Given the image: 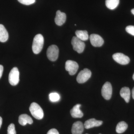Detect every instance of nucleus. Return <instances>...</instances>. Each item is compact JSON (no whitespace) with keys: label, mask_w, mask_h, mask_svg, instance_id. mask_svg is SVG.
I'll return each mask as SVG.
<instances>
[{"label":"nucleus","mask_w":134,"mask_h":134,"mask_svg":"<svg viewBox=\"0 0 134 134\" xmlns=\"http://www.w3.org/2000/svg\"><path fill=\"white\" fill-rule=\"evenodd\" d=\"M44 43V37L41 34H37L35 36L32 45V50L34 54H38L41 52Z\"/></svg>","instance_id":"f257e3e1"},{"label":"nucleus","mask_w":134,"mask_h":134,"mask_svg":"<svg viewBox=\"0 0 134 134\" xmlns=\"http://www.w3.org/2000/svg\"><path fill=\"white\" fill-rule=\"evenodd\" d=\"M29 110L32 115L37 119L41 120L44 117V112L43 109L37 103H31Z\"/></svg>","instance_id":"f03ea898"},{"label":"nucleus","mask_w":134,"mask_h":134,"mask_svg":"<svg viewBox=\"0 0 134 134\" xmlns=\"http://www.w3.org/2000/svg\"><path fill=\"white\" fill-rule=\"evenodd\" d=\"M59 54V50L58 46L52 45L49 46L47 51V55L48 59L51 61H55L58 59Z\"/></svg>","instance_id":"7ed1b4c3"},{"label":"nucleus","mask_w":134,"mask_h":134,"mask_svg":"<svg viewBox=\"0 0 134 134\" xmlns=\"http://www.w3.org/2000/svg\"><path fill=\"white\" fill-rule=\"evenodd\" d=\"M19 73L18 69L14 67L11 70L9 75V82L12 86H16L19 83Z\"/></svg>","instance_id":"20e7f679"},{"label":"nucleus","mask_w":134,"mask_h":134,"mask_svg":"<svg viewBox=\"0 0 134 134\" xmlns=\"http://www.w3.org/2000/svg\"><path fill=\"white\" fill-rule=\"evenodd\" d=\"M71 43L73 49L79 53H81L84 50L85 45L83 41L79 39L76 36L74 37L72 40Z\"/></svg>","instance_id":"39448f33"},{"label":"nucleus","mask_w":134,"mask_h":134,"mask_svg":"<svg viewBox=\"0 0 134 134\" xmlns=\"http://www.w3.org/2000/svg\"><path fill=\"white\" fill-rule=\"evenodd\" d=\"M91 71L88 69L85 68L81 70L77 77L76 80L79 83H83L87 81L91 77Z\"/></svg>","instance_id":"423d86ee"},{"label":"nucleus","mask_w":134,"mask_h":134,"mask_svg":"<svg viewBox=\"0 0 134 134\" xmlns=\"http://www.w3.org/2000/svg\"><path fill=\"white\" fill-rule=\"evenodd\" d=\"M101 94L105 99L109 100L111 98L112 94V87L109 82L104 84L101 90Z\"/></svg>","instance_id":"0eeeda50"},{"label":"nucleus","mask_w":134,"mask_h":134,"mask_svg":"<svg viewBox=\"0 0 134 134\" xmlns=\"http://www.w3.org/2000/svg\"><path fill=\"white\" fill-rule=\"evenodd\" d=\"M79 66L76 62L68 60L65 63V69L70 75L75 74L78 70Z\"/></svg>","instance_id":"6e6552de"},{"label":"nucleus","mask_w":134,"mask_h":134,"mask_svg":"<svg viewBox=\"0 0 134 134\" xmlns=\"http://www.w3.org/2000/svg\"><path fill=\"white\" fill-rule=\"evenodd\" d=\"M113 59L121 65H126L129 63L130 59L127 55L121 53H116L113 55Z\"/></svg>","instance_id":"1a4fd4ad"},{"label":"nucleus","mask_w":134,"mask_h":134,"mask_svg":"<svg viewBox=\"0 0 134 134\" xmlns=\"http://www.w3.org/2000/svg\"><path fill=\"white\" fill-rule=\"evenodd\" d=\"M90 38L91 43L93 46L100 47L104 44V40L98 34H91L90 36Z\"/></svg>","instance_id":"9d476101"},{"label":"nucleus","mask_w":134,"mask_h":134,"mask_svg":"<svg viewBox=\"0 0 134 134\" xmlns=\"http://www.w3.org/2000/svg\"><path fill=\"white\" fill-rule=\"evenodd\" d=\"M102 121L97 120L95 119H90L86 120L84 124V127L86 129H89L95 127L100 126L103 124Z\"/></svg>","instance_id":"9b49d317"},{"label":"nucleus","mask_w":134,"mask_h":134,"mask_svg":"<svg viewBox=\"0 0 134 134\" xmlns=\"http://www.w3.org/2000/svg\"><path fill=\"white\" fill-rule=\"evenodd\" d=\"M66 16L65 13L62 12L60 10H58L54 19L55 23L58 26H61L66 22Z\"/></svg>","instance_id":"f8f14e48"},{"label":"nucleus","mask_w":134,"mask_h":134,"mask_svg":"<svg viewBox=\"0 0 134 134\" xmlns=\"http://www.w3.org/2000/svg\"><path fill=\"white\" fill-rule=\"evenodd\" d=\"M83 130V125L81 121H76L74 122L72 125V134H82Z\"/></svg>","instance_id":"ddd939ff"},{"label":"nucleus","mask_w":134,"mask_h":134,"mask_svg":"<svg viewBox=\"0 0 134 134\" xmlns=\"http://www.w3.org/2000/svg\"><path fill=\"white\" fill-rule=\"evenodd\" d=\"M81 107V104H77L70 110V114L73 118H80L83 116V113L80 109Z\"/></svg>","instance_id":"4468645a"},{"label":"nucleus","mask_w":134,"mask_h":134,"mask_svg":"<svg viewBox=\"0 0 134 134\" xmlns=\"http://www.w3.org/2000/svg\"><path fill=\"white\" fill-rule=\"evenodd\" d=\"M18 122L19 124L23 126H25L27 124L31 125L33 123V120L31 117L26 114H23L19 117Z\"/></svg>","instance_id":"2eb2a0df"},{"label":"nucleus","mask_w":134,"mask_h":134,"mask_svg":"<svg viewBox=\"0 0 134 134\" xmlns=\"http://www.w3.org/2000/svg\"><path fill=\"white\" fill-rule=\"evenodd\" d=\"M120 95L127 103L129 102L130 97V91L128 87H124L122 88L120 91Z\"/></svg>","instance_id":"dca6fc26"},{"label":"nucleus","mask_w":134,"mask_h":134,"mask_svg":"<svg viewBox=\"0 0 134 134\" xmlns=\"http://www.w3.org/2000/svg\"><path fill=\"white\" fill-rule=\"evenodd\" d=\"M8 37V33L5 26L0 24V42H6L7 41Z\"/></svg>","instance_id":"f3484780"},{"label":"nucleus","mask_w":134,"mask_h":134,"mask_svg":"<svg viewBox=\"0 0 134 134\" xmlns=\"http://www.w3.org/2000/svg\"><path fill=\"white\" fill-rule=\"evenodd\" d=\"M75 34L77 37L82 41H86L88 39V34L86 31L77 30L76 31Z\"/></svg>","instance_id":"a211bd4d"},{"label":"nucleus","mask_w":134,"mask_h":134,"mask_svg":"<svg viewBox=\"0 0 134 134\" xmlns=\"http://www.w3.org/2000/svg\"><path fill=\"white\" fill-rule=\"evenodd\" d=\"M120 0H106L107 7L111 10L115 9L119 3Z\"/></svg>","instance_id":"6ab92c4d"},{"label":"nucleus","mask_w":134,"mask_h":134,"mask_svg":"<svg viewBox=\"0 0 134 134\" xmlns=\"http://www.w3.org/2000/svg\"><path fill=\"white\" fill-rule=\"evenodd\" d=\"M128 127L127 124L125 121H121L118 123L116 127V131L118 133H122L126 130Z\"/></svg>","instance_id":"aec40b11"},{"label":"nucleus","mask_w":134,"mask_h":134,"mask_svg":"<svg viewBox=\"0 0 134 134\" xmlns=\"http://www.w3.org/2000/svg\"><path fill=\"white\" fill-rule=\"evenodd\" d=\"M49 99L52 102H56L60 99V95L55 92L50 93L49 96Z\"/></svg>","instance_id":"412c9836"},{"label":"nucleus","mask_w":134,"mask_h":134,"mask_svg":"<svg viewBox=\"0 0 134 134\" xmlns=\"http://www.w3.org/2000/svg\"><path fill=\"white\" fill-rule=\"evenodd\" d=\"M8 134H16L15 125L11 123L8 126L7 130Z\"/></svg>","instance_id":"4be33fe9"},{"label":"nucleus","mask_w":134,"mask_h":134,"mask_svg":"<svg viewBox=\"0 0 134 134\" xmlns=\"http://www.w3.org/2000/svg\"><path fill=\"white\" fill-rule=\"evenodd\" d=\"M19 2L23 5H29L33 4L36 2V0H18Z\"/></svg>","instance_id":"5701e85b"},{"label":"nucleus","mask_w":134,"mask_h":134,"mask_svg":"<svg viewBox=\"0 0 134 134\" xmlns=\"http://www.w3.org/2000/svg\"><path fill=\"white\" fill-rule=\"evenodd\" d=\"M126 31L127 32L134 36V26L129 25L127 26L126 29Z\"/></svg>","instance_id":"b1692460"},{"label":"nucleus","mask_w":134,"mask_h":134,"mask_svg":"<svg viewBox=\"0 0 134 134\" xmlns=\"http://www.w3.org/2000/svg\"><path fill=\"white\" fill-rule=\"evenodd\" d=\"M47 134H59L58 130L55 129H52L47 132Z\"/></svg>","instance_id":"393cba45"},{"label":"nucleus","mask_w":134,"mask_h":134,"mask_svg":"<svg viewBox=\"0 0 134 134\" xmlns=\"http://www.w3.org/2000/svg\"><path fill=\"white\" fill-rule=\"evenodd\" d=\"M3 67L2 65H0V79L2 77V75L3 72Z\"/></svg>","instance_id":"a878e982"},{"label":"nucleus","mask_w":134,"mask_h":134,"mask_svg":"<svg viewBox=\"0 0 134 134\" xmlns=\"http://www.w3.org/2000/svg\"><path fill=\"white\" fill-rule=\"evenodd\" d=\"M2 119L1 117H0V128H1V126L2 125Z\"/></svg>","instance_id":"bb28decb"},{"label":"nucleus","mask_w":134,"mask_h":134,"mask_svg":"<svg viewBox=\"0 0 134 134\" xmlns=\"http://www.w3.org/2000/svg\"><path fill=\"white\" fill-rule=\"evenodd\" d=\"M132 97L134 99V87L133 88V90H132Z\"/></svg>","instance_id":"cd10ccee"},{"label":"nucleus","mask_w":134,"mask_h":134,"mask_svg":"<svg viewBox=\"0 0 134 134\" xmlns=\"http://www.w3.org/2000/svg\"><path fill=\"white\" fill-rule=\"evenodd\" d=\"M131 12H132V14L134 15V8L133 9L131 10Z\"/></svg>","instance_id":"c85d7f7f"},{"label":"nucleus","mask_w":134,"mask_h":134,"mask_svg":"<svg viewBox=\"0 0 134 134\" xmlns=\"http://www.w3.org/2000/svg\"><path fill=\"white\" fill-rule=\"evenodd\" d=\"M133 80H134V73L133 75Z\"/></svg>","instance_id":"c756f323"},{"label":"nucleus","mask_w":134,"mask_h":134,"mask_svg":"<svg viewBox=\"0 0 134 134\" xmlns=\"http://www.w3.org/2000/svg\"></svg>","instance_id":"7c9ffc66"},{"label":"nucleus","mask_w":134,"mask_h":134,"mask_svg":"<svg viewBox=\"0 0 134 134\" xmlns=\"http://www.w3.org/2000/svg\"></svg>","instance_id":"2f4dec72"}]
</instances>
